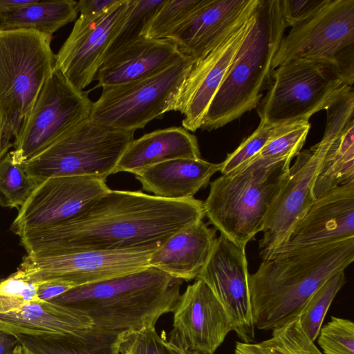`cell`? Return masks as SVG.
Instances as JSON below:
<instances>
[{
	"instance_id": "6da1fadb",
	"label": "cell",
	"mask_w": 354,
	"mask_h": 354,
	"mask_svg": "<svg viewBox=\"0 0 354 354\" xmlns=\"http://www.w3.org/2000/svg\"><path fill=\"white\" fill-rule=\"evenodd\" d=\"M203 202L109 189L72 218L19 236L27 254L156 250L177 232L203 221Z\"/></svg>"
},
{
	"instance_id": "7a4b0ae2",
	"label": "cell",
	"mask_w": 354,
	"mask_h": 354,
	"mask_svg": "<svg viewBox=\"0 0 354 354\" xmlns=\"http://www.w3.org/2000/svg\"><path fill=\"white\" fill-rule=\"evenodd\" d=\"M354 260V239L263 259L249 276L256 329L272 330L298 318L313 293Z\"/></svg>"
},
{
	"instance_id": "3957f363",
	"label": "cell",
	"mask_w": 354,
	"mask_h": 354,
	"mask_svg": "<svg viewBox=\"0 0 354 354\" xmlns=\"http://www.w3.org/2000/svg\"><path fill=\"white\" fill-rule=\"evenodd\" d=\"M183 281L149 266L74 288L50 301L84 311L98 331L142 330L155 328L162 316L173 313Z\"/></svg>"
},
{
	"instance_id": "277c9868",
	"label": "cell",
	"mask_w": 354,
	"mask_h": 354,
	"mask_svg": "<svg viewBox=\"0 0 354 354\" xmlns=\"http://www.w3.org/2000/svg\"><path fill=\"white\" fill-rule=\"evenodd\" d=\"M286 26L280 0H259L254 24L212 99L201 129L223 127L257 108L273 71Z\"/></svg>"
},
{
	"instance_id": "5b68a950",
	"label": "cell",
	"mask_w": 354,
	"mask_h": 354,
	"mask_svg": "<svg viewBox=\"0 0 354 354\" xmlns=\"http://www.w3.org/2000/svg\"><path fill=\"white\" fill-rule=\"evenodd\" d=\"M291 160L237 170L210 183L205 215L221 235L240 248L261 232L286 177Z\"/></svg>"
},
{
	"instance_id": "8992f818",
	"label": "cell",
	"mask_w": 354,
	"mask_h": 354,
	"mask_svg": "<svg viewBox=\"0 0 354 354\" xmlns=\"http://www.w3.org/2000/svg\"><path fill=\"white\" fill-rule=\"evenodd\" d=\"M51 39L32 30H0V120L10 142L55 71Z\"/></svg>"
},
{
	"instance_id": "52a82bcc",
	"label": "cell",
	"mask_w": 354,
	"mask_h": 354,
	"mask_svg": "<svg viewBox=\"0 0 354 354\" xmlns=\"http://www.w3.org/2000/svg\"><path fill=\"white\" fill-rule=\"evenodd\" d=\"M326 124L322 140L301 151L271 205L259 241L263 259L281 246L292 228L314 203L312 189L322 161L330 145L354 116V97L347 95L326 109Z\"/></svg>"
},
{
	"instance_id": "ba28073f",
	"label": "cell",
	"mask_w": 354,
	"mask_h": 354,
	"mask_svg": "<svg viewBox=\"0 0 354 354\" xmlns=\"http://www.w3.org/2000/svg\"><path fill=\"white\" fill-rule=\"evenodd\" d=\"M135 131L106 127L89 118L21 164L39 183L55 176H88L106 180L115 174Z\"/></svg>"
},
{
	"instance_id": "9c48e42d",
	"label": "cell",
	"mask_w": 354,
	"mask_h": 354,
	"mask_svg": "<svg viewBox=\"0 0 354 354\" xmlns=\"http://www.w3.org/2000/svg\"><path fill=\"white\" fill-rule=\"evenodd\" d=\"M324 66L348 86L354 83V0H328L315 15L281 40L274 70L290 59Z\"/></svg>"
},
{
	"instance_id": "30bf717a",
	"label": "cell",
	"mask_w": 354,
	"mask_h": 354,
	"mask_svg": "<svg viewBox=\"0 0 354 354\" xmlns=\"http://www.w3.org/2000/svg\"><path fill=\"white\" fill-rule=\"evenodd\" d=\"M353 89L324 66L290 59L272 71L257 111L260 122L309 121L313 114L326 110Z\"/></svg>"
},
{
	"instance_id": "8fae6325",
	"label": "cell",
	"mask_w": 354,
	"mask_h": 354,
	"mask_svg": "<svg viewBox=\"0 0 354 354\" xmlns=\"http://www.w3.org/2000/svg\"><path fill=\"white\" fill-rule=\"evenodd\" d=\"M187 57L151 76L102 87L89 118L124 131L143 129L170 111L173 100L194 64Z\"/></svg>"
},
{
	"instance_id": "7c38bea8",
	"label": "cell",
	"mask_w": 354,
	"mask_h": 354,
	"mask_svg": "<svg viewBox=\"0 0 354 354\" xmlns=\"http://www.w3.org/2000/svg\"><path fill=\"white\" fill-rule=\"evenodd\" d=\"M92 106L88 93L75 88L55 68L13 141L9 151L13 161L25 162L88 118Z\"/></svg>"
},
{
	"instance_id": "4fadbf2b",
	"label": "cell",
	"mask_w": 354,
	"mask_h": 354,
	"mask_svg": "<svg viewBox=\"0 0 354 354\" xmlns=\"http://www.w3.org/2000/svg\"><path fill=\"white\" fill-rule=\"evenodd\" d=\"M153 251L41 252L24 256L17 270L37 283L58 281L76 288L147 268Z\"/></svg>"
},
{
	"instance_id": "5bb4252c",
	"label": "cell",
	"mask_w": 354,
	"mask_h": 354,
	"mask_svg": "<svg viewBox=\"0 0 354 354\" xmlns=\"http://www.w3.org/2000/svg\"><path fill=\"white\" fill-rule=\"evenodd\" d=\"M256 9L208 53L194 62L170 109L184 115L182 125L186 130L194 132L201 129L212 99L254 24Z\"/></svg>"
},
{
	"instance_id": "9a60e30c",
	"label": "cell",
	"mask_w": 354,
	"mask_h": 354,
	"mask_svg": "<svg viewBox=\"0 0 354 354\" xmlns=\"http://www.w3.org/2000/svg\"><path fill=\"white\" fill-rule=\"evenodd\" d=\"M245 248L220 235L209 259L196 279L210 288L227 314L232 330L242 342H254L253 320Z\"/></svg>"
},
{
	"instance_id": "2e32d148",
	"label": "cell",
	"mask_w": 354,
	"mask_h": 354,
	"mask_svg": "<svg viewBox=\"0 0 354 354\" xmlns=\"http://www.w3.org/2000/svg\"><path fill=\"white\" fill-rule=\"evenodd\" d=\"M106 180L88 176H55L37 185L19 207L11 230L19 236L65 221L107 192Z\"/></svg>"
},
{
	"instance_id": "e0dca14e",
	"label": "cell",
	"mask_w": 354,
	"mask_h": 354,
	"mask_svg": "<svg viewBox=\"0 0 354 354\" xmlns=\"http://www.w3.org/2000/svg\"><path fill=\"white\" fill-rule=\"evenodd\" d=\"M132 3L133 0H118L91 24L76 20L70 35L55 55V69L79 91H83L94 80Z\"/></svg>"
},
{
	"instance_id": "ac0fdd59",
	"label": "cell",
	"mask_w": 354,
	"mask_h": 354,
	"mask_svg": "<svg viewBox=\"0 0 354 354\" xmlns=\"http://www.w3.org/2000/svg\"><path fill=\"white\" fill-rule=\"evenodd\" d=\"M169 341L183 347L214 354L232 330L223 308L201 279L189 285L173 311Z\"/></svg>"
},
{
	"instance_id": "d6986e66",
	"label": "cell",
	"mask_w": 354,
	"mask_h": 354,
	"mask_svg": "<svg viewBox=\"0 0 354 354\" xmlns=\"http://www.w3.org/2000/svg\"><path fill=\"white\" fill-rule=\"evenodd\" d=\"M354 239V181L315 200L286 242L268 257ZM267 258V259H268Z\"/></svg>"
},
{
	"instance_id": "ffe728a7",
	"label": "cell",
	"mask_w": 354,
	"mask_h": 354,
	"mask_svg": "<svg viewBox=\"0 0 354 354\" xmlns=\"http://www.w3.org/2000/svg\"><path fill=\"white\" fill-rule=\"evenodd\" d=\"M259 3V0H207L167 39L195 62L252 13Z\"/></svg>"
},
{
	"instance_id": "44dd1931",
	"label": "cell",
	"mask_w": 354,
	"mask_h": 354,
	"mask_svg": "<svg viewBox=\"0 0 354 354\" xmlns=\"http://www.w3.org/2000/svg\"><path fill=\"white\" fill-rule=\"evenodd\" d=\"M185 57L169 39L142 37L106 57L95 76L98 83L94 88L151 76Z\"/></svg>"
},
{
	"instance_id": "7402d4cb",
	"label": "cell",
	"mask_w": 354,
	"mask_h": 354,
	"mask_svg": "<svg viewBox=\"0 0 354 354\" xmlns=\"http://www.w3.org/2000/svg\"><path fill=\"white\" fill-rule=\"evenodd\" d=\"M216 232L203 221L177 232L151 253L149 266L183 281L196 279L209 259Z\"/></svg>"
},
{
	"instance_id": "603a6c76",
	"label": "cell",
	"mask_w": 354,
	"mask_h": 354,
	"mask_svg": "<svg viewBox=\"0 0 354 354\" xmlns=\"http://www.w3.org/2000/svg\"><path fill=\"white\" fill-rule=\"evenodd\" d=\"M93 327L92 319L84 311L52 301H32L0 315V329L15 335H73Z\"/></svg>"
},
{
	"instance_id": "cb8c5ba5",
	"label": "cell",
	"mask_w": 354,
	"mask_h": 354,
	"mask_svg": "<svg viewBox=\"0 0 354 354\" xmlns=\"http://www.w3.org/2000/svg\"><path fill=\"white\" fill-rule=\"evenodd\" d=\"M220 163L200 158H178L151 166L135 174L142 189L153 196L183 200L194 196L220 171Z\"/></svg>"
},
{
	"instance_id": "d4e9b609",
	"label": "cell",
	"mask_w": 354,
	"mask_h": 354,
	"mask_svg": "<svg viewBox=\"0 0 354 354\" xmlns=\"http://www.w3.org/2000/svg\"><path fill=\"white\" fill-rule=\"evenodd\" d=\"M196 137L182 127L158 129L133 139L120 158L115 174H136L157 164L178 158H200Z\"/></svg>"
},
{
	"instance_id": "484cf974",
	"label": "cell",
	"mask_w": 354,
	"mask_h": 354,
	"mask_svg": "<svg viewBox=\"0 0 354 354\" xmlns=\"http://www.w3.org/2000/svg\"><path fill=\"white\" fill-rule=\"evenodd\" d=\"M354 181V116L328 147L320 165L312 193L315 200L332 189Z\"/></svg>"
},
{
	"instance_id": "4316f807",
	"label": "cell",
	"mask_w": 354,
	"mask_h": 354,
	"mask_svg": "<svg viewBox=\"0 0 354 354\" xmlns=\"http://www.w3.org/2000/svg\"><path fill=\"white\" fill-rule=\"evenodd\" d=\"M73 0H37L0 21V30H32L50 38L77 16Z\"/></svg>"
},
{
	"instance_id": "83f0119b",
	"label": "cell",
	"mask_w": 354,
	"mask_h": 354,
	"mask_svg": "<svg viewBox=\"0 0 354 354\" xmlns=\"http://www.w3.org/2000/svg\"><path fill=\"white\" fill-rule=\"evenodd\" d=\"M117 335L92 328L73 335L17 337L20 344L35 354H115Z\"/></svg>"
},
{
	"instance_id": "f1b7e54d",
	"label": "cell",
	"mask_w": 354,
	"mask_h": 354,
	"mask_svg": "<svg viewBox=\"0 0 354 354\" xmlns=\"http://www.w3.org/2000/svg\"><path fill=\"white\" fill-rule=\"evenodd\" d=\"M234 354H324L303 330L299 317L272 330L259 342H238Z\"/></svg>"
},
{
	"instance_id": "f546056e",
	"label": "cell",
	"mask_w": 354,
	"mask_h": 354,
	"mask_svg": "<svg viewBox=\"0 0 354 354\" xmlns=\"http://www.w3.org/2000/svg\"><path fill=\"white\" fill-rule=\"evenodd\" d=\"M310 129L309 121L299 122L292 129L271 139L255 157L234 171L266 167L285 160H292L301 151Z\"/></svg>"
},
{
	"instance_id": "4dcf8cb0",
	"label": "cell",
	"mask_w": 354,
	"mask_h": 354,
	"mask_svg": "<svg viewBox=\"0 0 354 354\" xmlns=\"http://www.w3.org/2000/svg\"><path fill=\"white\" fill-rule=\"evenodd\" d=\"M345 283L344 271L332 276L313 293L299 317L303 330L313 342L317 339L326 315Z\"/></svg>"
},
{
	"instance_id": "1f68e13d",
	"label": "cell",
	"mask_w": 354,
	"mask_h": 354,
	"mask_svg": "<svg viewBox=\"0 0 354 354\" xmlns=\"http://www.w3.org/2000/svg\"><path fill=\"white\" fill-rule=\"evenodd\" d=\"M38 182L30 178L21 164L15 163L10 152L0 160V205L20 207Z\"/></svg>"
},
{
	"instance_id": "d6a6232c",
	"label": "cell",
	"mask_w": 354,
	"mask_h": 354,
	"mask_svg": "<svg viewBox=\"0 0 354 354\" xmlns=\"http://www.w3.org/2000/svg\"><path fill=\"white\" fill-rule=\"evenodd\" d=\"M299 122H301L283 124L259 122L257 129L220 162L221 174H227L237 169L255 157L271 139L292 129Z\"/></svg>"
},
{
	"instance_id": "836d02e7",
	"label": "cell",
	"mask_w": 354,
	"mask_h": 354,
	"mask_svg": "<svg viewBox=\"0 0 354 354\" xmlns=\"http://www.w3.org/2000/svg\"><path fill=\"white\" fill-rule=\"evenodd\" d=\"M206 1L207 0H165L153 17L144 36L149 39H167Z\"/></svg>"
},
{
	"instance_id": "e575fe53",
	"label": "cell",
	"mask_w": 354,
	"mask_h": 354,
	"mask_svg": "<svg viewBox=\"0 0 354 354\" xmlns=\"http://www.w3.org/2000/svg\"><path fill=\"white\" fill-rule=\"evenodd\" d=\"M165 1L133 0L129 13L113 40L106 57L130 43L145 37V32L150 21Z\"/></svg>"
},
{
	"instance_id": "d590c367",
	"label": "cell",
	"mask_w": 354,
	"mask_h": 354,
	"mask_svg": "<svg viewBox=\"0 0 354 354\" xmlns=\"http://www.w3.org/2000/svg\"><path fill=\"white\" fill-rule=\"evenodd\" d=\"M113 351L115 354H176L156 328L118 333Z\"/></svg>"
},
{
	"instance_id": "8d00e7d4",
	"label": "cell",
	"mask_w": 354,
	"mask_h": 354,
	"mask_svg": "<svg viewBox=\"0 0 354 354\" xmlns=\"http://www.w3.org/2000/svg\"><path fill=\"white\" fill-rule=\"evenodd\" d=\"M39 283L24 277L18 270L0 280V315L40 301L37 297Z\"/></svg>"
},
{
	"instance_id": "74e56055",
	"label": "cell",
	"mask_w": 354,
	"mask_h": 354,
	"mask_svg": "<svg viewBox=\"0 0 354 354\" xmlns=\"http://www.w3.org/2000/svg\"><path fill=\"white\" fill-rule=\"evenodd\" d=\"M317 337L324 354H354V324L349 319L331 317Z\"/></svg>"
},
{
	"instance_id": "f35d334b",
	"label": "cell",
	"mask_w": 354,
	"mask_h": 354,
	"mask_svg": "<svg viewBox=\"0 0 354 354\" xmlns=\"http://www.w3.org/2000/svg\"><path fill=\"white\" fill-rule=\"evenodd\" d=\"M328 0H280L286 27H295L311 18Z\"/></svg>"
},
{
	"instance_id": "ab89813d",
	"label": "cell",
	"mask_w": 354,
	"mask_h": 354,
	"mask_svg": "<svg viewBox=\"0 0 354 354\" xmlns=\"http://www.w3.org/2000/svg\"><path fill=\"white\" fill-rule=\"evenodd\" d=\"M118 0H81L77 1L76 6L80 16L77 19L84 24H92L117 3Z\"/></svg>"
},
{
	"instance_id": "60d3db41",
	"label": "cell",
	"mask_w": 354,
	"mask_h": 354,
	"mask_svg": "<svg viewBox=\"0 0 354 354\" xmlns=\"http://www.w3.org/2000/svg\"><path fill=\"white\" fill-rule=\"evenodd\" d=\"M74 288L72 285L62 281H44L39 283L37 297L40 301H50Z\"/></svg>"
},
{
	"instance_id": "b9f144b4",
	"label": "cell",
	"mask_w": 354,
	"mask_h": 354,
	"mask_svg": "<svg viewBox=\"0 0 354 354\" xmlns=\"http://www.w3.org/2000/svg\"><path fill=\"white\" fill-rule=\"evenodd\" d=\"M36 1L37 0H0V21Z\"/></svg>"
},
{
	"instance_id": "7bdbcfd3",
	"label": "cell",
	"mask_w": 354,
	"mask_h": 354,
	"mask_svg": "<svg viewBox=\"0 0 354 354\" xmlns=\"http://www.w3.org/2000/svg\"><path fill=\"white\" fill-rule=\"evenodd\" d=\"M19 345L17 335L0 329V354H9Z\"/></svg>"
},
{
	"instance_id": "ee69618b",
	"label": "cell",
	"mask_w": 354,
	"mask_h": 354,
	"mask_svg": "<svg viewBox=\"0 0 354 354\" xmlns=\"http://www.w3.org/2000/svg\"><path fill=\"white\" fill-rule=\"evenodd\" d=\"M12 147L13 142L7 140L4 137V126L0 120V160L9 152V149Z\"/></svg>"
},
{
	"instance_id": "f6af8a7d",
	"label": "cell",
	"mask_w": 354,
	"mask_h": 354,
	"mask_svg": "<svg viewBox=\"0 0 354 354\" xmlns=\"http://www.w3.org/2000/svg\"><path fill=\"white\" fill-rule=\"evenodd\" d=\"M170 347L176 352V354H212V353H203L198 351L187 349L184 347H183L181 345L172 342V341H167Z\"/></svg>"
},
{
	"instance_id": "bcb514c9",
	"label": "cell",
	"mask_w": 354,
	"mask_h": 354,
	"mask_svg": "<svg viewBox=\"0 0 354 354\" xmlns=\"http://www.w3.org/2000/svg\"><path fill=\"white\" fill-rule=\"evenodd\" d=\"M9 354H22V346L20 344Z\"/></svg>"
},
{
	"instance_id": "7dc6e473",
	"label": "cell",
	"mask_w": 354,
	"mask_h": 354,
	"mask_svg": "<svg viewBox=\"0 0 354 354\" xmlns=\"http://www.w3.org/2000/svg\"><path fill=\"white\" fill-rule=\"evenodd\" d=\"M22 354H35V353L31 352V351H30L29 350H28L25 347L22 346Z\"/></svg>"
}]
</instances>
